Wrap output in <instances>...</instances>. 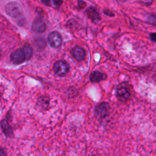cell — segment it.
Returning <instances> with one entry per match:
<instances>
[{
    "mask_svg": "<svg viewBox=\"0 0 156 156\" xmlns=\"http://www.w3.org/2000/svg\"><path fill=\"white\" fill-rule=\"evenodd\" d=\"M7 14L12 18H18L23 15V9L21 6L17 2H9L5 8Z\"/></svg>",
    "mask_w": 156,
    "mask_h": 156,
    "instance_id": "1",
    "label": "cell"
},
{
    "mask_svg": "<svg viewBox=\"0 0 156 156\" xmlns=\"http://www.w3.org/2000/svg\"><path fill=\"white\" fill-rule=\"evenodd\" d=\"M53 70L56 74L60 76H64L68 73L70 70V65L65 61H58L55 63Z\"/></svg>",
    "mask_w": 156,
    "mask_h": 156,
    "instance_id": "2",
    "label": "cell"
},
{
    "mask_svg": "<svg viewBox=\"0 0 156 156\" xmlns=\"http://www.w3.org/2000/svg\"><path fill=\"white\" fill-rule=\"evenodd\" d=\"M48 41L51 47L57 48L61 46L62 43V38L60 33L57 31H54L49 34L48 37Z\"/></svg>",
    "mask_w": 156,
    "mask_h": 156,
    "instance_id": "3",
    "label": "cell"
},
{
    "mask_svg": "<svg viewBox=\"0 0 156 156\" xmlns=\"http://www.w3.org/2000/svg\"><path fill=\"white\" fill-rule=\"evenodd\" d=\"M10 59L14 64H21L26 60V56L23 49H17L11 53Z\"/></svg>",
    "mask_w": 156,
    "mask_h": 156,
    "instance_id": "4",
    "label": "cell"
},
{
    "mask_svg": "<svg viewBox=\"0 0 156 156\" xmlns=\"http://www.w3.org/2000/svg\"><path fill=\"white\" fill-rule=\"evenodd\" d=\"M96 115L98 118H105L108 116L110 112V106L109 103L104 102L101 103L100 105L96 109Z\"/></svg>",
    "mask_w": 156,
    "mask_h": 156,
    "instance_id": "5",
    "label": "cell"
},
{
    "mask_svg": "<svg viewBox=\"0 0 156 156\" xmlns=\"http://www.w3.org/2000/svg\"><path fill=\"white\" fill-rule=\"evenodd\" d=\"M46 29L45 22L40 18H36L32 24V30L37 33H42Z\"/></svg>",
    "mask_w": 156,
    "mask_h": 156,
    "instance_id": "6",
    "label": "cell"
},
{
    "mask_svg": "<svg viewBox=\"0 0 156 156\" xmlns=\"http://www.w3.org/2000/svg\"><path fill=\"white\" fill-rule=\"evenodd\" d=\"M73 57L77 61L81 62L85 59L86 57V51L81 47L75 46L71 51Z\"/></svg>",
    "mask_w": 156,
    "mask_h": 156,
    "instance_id": "7",
    "label": "cell"
},
{
    "mask_svg": "<svg viewBox=\"0 0 156 156\" xmlns=\"http://www.w3.org/2000/svg\"><path fill=\"white\" fill-rule=\"evenodd\" d=\"M86 13L88 17L92 20L94 23H97L101 20L100 14L98 12L97 9L93 7H90L86 10Z\"/></svg>",
    "mask_w": 156,
    "mask_h": 156,
    "instance_id": "8",
    "label": "cell"
},
{
    "mask_svg": "<svg viewBox=\"0 0 156 156\" xmlns=\"http://www.w3.org/2000/svg\"><path fill=\"white\" fill-rule=\"evenodd\" d=\"M1 127L5 136L8 137H13L14 133L12 128L6 119H3L1 122Z\"/></svg>",
    "mask_w": 156,
    "mask_h": 156,
    "instance_id": "9",
    "label": "cell"
},
{
    "mask_svg": "<svg viewBox=\"0 0 156 156\" xmlns=\"http://www.w3.org/2000/svg\"><path fill=\"white\" fill-rule=\"evenodd\" d=\"M107 75L102 72L95 71L91 73L90 80L92 83H99L107 79Z\"/></svg>",
    "mask_w": 156,
    "mask_h": 156,
    "instance_id": "10",
    "label": "cell"
},
{
    "mask_svg": "<svg viewBox=\"0 0 156 156\" xmlns=\"http://www.w3.org/2000/svg\"><path fill=\"white\" fill-rule=\"evenodd\" d=\"M117 96L120 101H124L129 99L130 96V92L126 87H121L118 89Z\"/></svg>",
    "mask_w": 156,
    "mask_h": 156,
    "instance_id": "11",
    "label": "cell"
},
{
    "mask_svg": "<svg viewBox=\"0 0 156 156\" xmlns=\"http://www.w3.org/2000/svg\"><path fill=\"white\" fill-rule=\"evenodd\" d=\"M23 50L26 56V59H30L33 55V49L30 44H25L23 47Z\"/></svg>",
    "mask_w": 156,
    "mask_h": 156,
    "instance_id": "12",
    "label": "cell"
},
{
    "mask_svg": "<svg viewBox=\"0 0 156 156\" xmlns=\"http://www.w3.org/2000/svg\"><path fill=\"white\" fill-rule=\"evenodd\" d=\"M39 102H40V106L43 109L47 108L49 105V100L48 99H46L45 97L43 96L39 99Z\"/></svg>",
    "mask_w": 156,
    "mask_h": 156,
    "instance_id": "13",
    "label": "cell"
},
{
    "mask_svg": "<svg viewBox=\"0 0 156 156\" xmlns=\"http://www.w3.org/2000/svg\"><path fill=\"white\" fill-rule=\"evenodd\" d=\"M141 3H142L143 4L146 5V6H149L151 5L152 2H153V0H141Z\"/></svg>",
    "mask_w": 156,
    "mask_h": 156,
    "instance_id": "14",
    "label": "cell"
},
{
    "mask_svg": "<svg viewBox=\"0 0 156 156\" xmlns=\"http://www.w3.org/2000/svg\"><path fill=\"white\" fill-rule=\"evenodd\" d=\"M53 3L56 6L60 7L63 3V1L62 0H53Z\"/></svg>",
    "mask_w": 156,
    "mask_h": 156,
    "instance_id": "15",
    "label": "cell"
},
{
    "mask_svg": "<svg viewBox=\"0 0 156 156\" xmlns=\"http://www.w3.org/2000/svg\"><path fill=\"white\" fill-rule=\"evenodd\" d=\"M42 3L46 6H51V0H41Z\"/></svg>",
    "mask_w": 156,
    "mask_h": 156,
    "instance_id": "16",
    "label": "cell"
},
{
    "mask_svg": "<svg viewBox=\"0 0 156 156\" xmlns=\"http://www.w3.org/2000/svg\"><path fill=\"white\" fill-rule=\"evenodd\" d=\"M149 37L152 42L156 43V33H151V34L149 35Z\"/></svg>",
    "mask_w": 156,
    "mask_h": 156,
    "instance_id": "17",
    "label": "cell"
},
{
    "mask_svg": "<svg viewBox=\"0 0 156 156\" xmlns=\"http://www.w3.org/2000/svg\"><path fill=\"white\" fill-rule=\"evenodd\" d=\"M104 12H105V14H106L107 15H109V16H114V14L110 10H105V11H104Z\"/></svg>",
    "mask_w": 156,
    "mask_h": 156,
    "instance_id": "18",
    "label": "cell"
},
{
    "mask_svg": "<svg viewBox=\"0 0 156 156\" xmlns=\"http://www.w3.org/2000/svg\"><path fill=\"white\" fill-rule=\"evenodd\" d=\"M6 154L5 151L3 149H1V156H6Z\"/></svg>",
    "mask_w": 156,
    "mask_h": 156,
    "instance_id": "19",
    "label": "cell"
},
{
    "mask_svg": "<svg viewBox=\"0 0 156 156\" xmlns=\"http://www.w3.org/2000/svg\"><path fill=\"white\" fill-rule=\"evenodd\" d=\"M118 1H119L120 2H126L129 1V0H118Z\"/></svg>",
    "mask_w": 156,
    "mask_h": 156,
    "instance_id": "20",
    "label": "cell"
},
{
    "mask_svg": "<svg viewBox=\"0 0 156 156\" xmlns=\"http://www.w3.org/2000/svg\"><path fill=\"white\" fill-rule=\"evenodd\" d=\"M92 156H94V155H92Z\"/></svg>",
    "mask_w": 156,
    "mask_h": 156,
    "instance_id": "21",
    "label": "cell"
}]
</instances>
